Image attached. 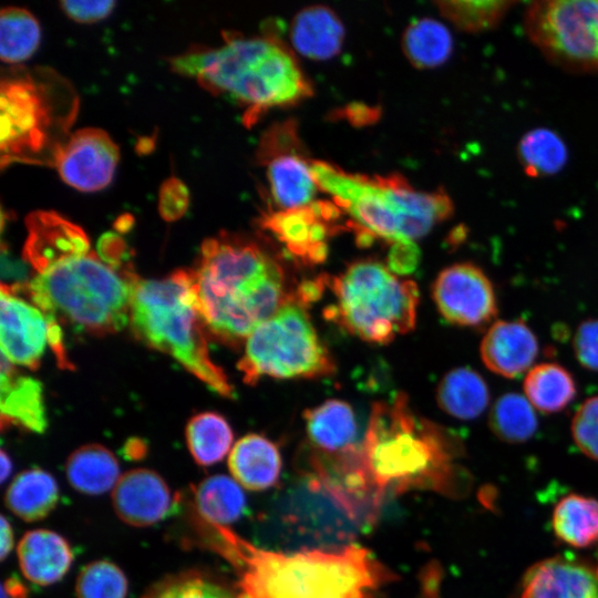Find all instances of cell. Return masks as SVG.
<instances>
[{
	"label": "cell",
	"mask_w": 598,
	"mask_h": 598,
	"mask_svg": "<svg viewBox=\"0 0 598 598\" xmlns=\"http://www.w3.org/2000/svg\"><path fill=\"white\" fill-rule=\"evenodd\" d=\"M258 159L266 166L270 194L279 209H293L313 202L318 186L312 162L301 152L296 124L274 125L260 141Z\"/></svg>",
	"instance_id": "12"
},
{
	"label": "cell",
	"mask_w": 598,
	"mask_h": 598,
	"mask_svg": "<svg viewBox=\"0 0 598 598\" xmlns=\"http://www.w3.org/2000/svg\"><path fill=\"white\" fill-rule=\"evenodd\" d=\"M432 295L442 317L456 326L483 327L497 315L493 283L472 262H458L444 268L433 283Z\"/></svg>",
	"instance_id": "13"
},
{
	"label": "cell",
	"mask_w": 598,
	"mask_h": 598,
	"mask_svg": "<svg viewBox=\"0 0 598 598\" xmlns=\"http://www.w3.org/2000/svg\"><path fill=\"white\" fill-rule=\"evenodd\" d=\"M305 420L311 443L321 452L343 455L358 447V424L354 412L347 402L328 400L307 410Z\"/></svg>",
	"instance_id": "25"
},
{
	"label": "cell",
	"mask_w": 598,
	"mask_h": 598,
	"mask_svg": "<svg viewBox=\"0 0 598 598\" xmlns=\"http://www.w3.org/2000/svg\"><path fill=\"white\" fill-rule=\"evenodd\" d=\"M192 276L205 326L229 343L247 339L290 299L279 264L248 239H206Z\"/></svg>",
	"instance_id": "3"
},
{
	"label": "cell",
	"mask_w": 598,
	"mask_h": 598,
	"mask_svg": "<svg viewBox=\"0 0 598 598\" xmlns=\"http://www.w3.org/2000/svg\"><path fill=\"white\" fill-rule=\"evenodd\" d=\"M101 259L109 266L116 269H126L123 266L126 255V246L124 240L114 233L104 234L97 245Z\"/></svg>",
	"instance_id": "45"
},
{
	"label": "cell",
	"mask_w": 598,
	"mask_h": 598,
	"mask_svg": "<svg viewBox=\"0 0 598 598\" xmlns=\"http://www.w3.org/2000/svg\"><path fill=\"white\" fill-rule=\"evenodd\" d=\"M238 369L244 381L254 384L261 377L327 375L334 371V364L301 301L290 298L246 339Z\"/></svg>",
	"instance_id": "9"
},
{
	"label": "cell",
	"mask_w": 598,
	"mask_h": 598,
	"mask_svg": "<svg viewBox=\"0 0 598 598\" xmlns=\"http://www.w3.org/2000/svg\"><path fill=\"white\" fill-rule=\"evenodd\" d=\"M17 553L22 574L39 586H49L62 579L73 561L66 539L49 529L25 533Z\"/></svg>",
	"instance_id": "22"
},
{
	"label": "cell",
	"mask_w": 598,
	"mask_h": 598,
	"mask_svg": "<svg viewBox=\"0 0 598 598\" xmlns=\"http://www.w3.org/2000/svg\"><path fill=\"white\" fill-rule=\"evenodd\" d=\"M484 365L504 378H517L529 371L538 355V341L522 320L494 321L480 344Z\"/></svg>",
	"instance_id": "20"
},
{
	"label": "cell",
	"mask_w": 598,
	"mask_h": 598,
	"mask_svg": "<svg viewBox=\"0 0 598 598\" xmlns=\"http://www.w3.org/2000/svg\"><path fill=\"white\" fill-rule=\"evenodd\" d=\"M419 258L414 243L394 244L389 254V269L400 275L410 274L416 268Z\"/></svg>",
	"instance_id": "44"
},
{
	"label": "cell",
	"mask_w": 598,
	"mask_h": 598,
	"mask_svg": "<svg viewBox=\"0 0 598 598\" xmlns=\"http://www.w3.org/2000/svg\"><path fill=\"white\" fill-rule=\"evenodd\" d=\"M489 399V389L484 378L467 367L447 372L436 390L440 408L460 420L480 416L488 406Z\"/></svg>",
	"instance_id": "26"
},
{
	"label": "cell",
	"mask_w": 598,
	"mask_h": 598,
	"mask_svg": "<svg viewBox=\"0 0 598 598\" xmlns=\"http://www.w3.org/2000/svg\"><path fill=\"white\" fill-rule=\"evenodd\" d=\"M12 470V463L4 451H1V482H4L10 475Z\"/></svg>",
	"instance_id": "49"
},
{
	"label": "cell",
	"mask_w": 598,
	"mask_h": 598,
	"mask_svg": "<svg viewBox=\"0 0 598 598\" xmlns=\"http://www.w3.org/2000/svg\"><path fill=\"white\" fill-rule=\"evenodd\" d=\"M188 450L199 465L208 466L221 461L233 443L227 421L215 412L193 416L186 426Z\"/></svg>",
	"instance_id": "35"
},
{
	"label": "cell",
	"mask_w": 598,
	"mask_h": 598,
	"mask_svg": "<svg viewBox=\"0 0 598 598\" xmlns=\"http://www.w3.org/2000/svg\"><path fill=\"white\" fill-rule=\"evenodd\" d=\"M551 529L573 548L598 544V499L576 493L564 496L553 509Z\"/></svg>",
	"instance_id": "28"
},
{
	"label": "cell",
	"mask_w": 598,
	"mask_h": 598,
	"mask_svg": "<svg viewBox=\"0 0 598 598\" xmlns=\"http://www.w3.org/2000/svg\"><path fill=\"white\" fill-rule=\"evenodd\" d=\"M312 174L318 188L351 218L363 243L374 238L413 243L454 212L453 200L444 189L419 190L398 174L368 176L322 161L312 162Z\"/></svg>",
	"instance_id": "5"
},
{
	"label": "cell",
	"mask_w": 598,
	"mask_h": 598,
	"mask_svg": "<svg viewBox=\"0 0 598 598\" xmlns=\"http://www.w3.org/2000/svg\"><path fill=\"white\" fill-rule=\"evenodd\" d=\"M289 37L295 51L311 60L326 61L341 51L346 31L333 10L317 4L301 9L293 17Z\"/></svg>",
	"instance_id": "23"
},
{
	"label": "cell",
	"mask_w": 598,
	"mask_h": 598,
	"mask_svg": "<svg viewBox=\"0 0 598 598\" xmlns=\"http://www.w3.org/2000/svg\"><path fill=\"white\" fill-rule=\"evenodd\" d=\"M516 155L524 173L533 178L559 173L568 161V148L561 136L547 127H535L519 140Z\"/></svg>",
	"instance_id": "33"
},
{
	"label": "cell",
	"mask_w": 598,
	"mask_h": 598,
	"mask_svg": "<svg viewBox=\"0 0 598 598\" xmlns=\"http://www.w3.org/2000/svg\"><path fill=\"white\" fill-rule=\"evenodd\" d=\"M401 44L411 64L417 69H433L450 59L454 42L451 31L441 21L421 18L408 25Z\"/></svg>",
	"instance_id": "30"
},
{
	"label": "cell",
	"mask_w": 598,
	"mask_h": 598,
	"mask_svg": "<svg viewBox=\"0 0 598 598\" xmlns=\"http://www.w3.org/2000/svg\"><path fill=\"white\" fill-rule=\"evenodd\" d=\"M112 0L84 1L66 0L61 2L63 11L69 18L81 23H91L106 18L113 10Z\"/></svg>",
	"instance_id": "43"
},
{
	"label": "cell",
	"mask_w": 598,
	"mask_h": 598,
	"mask_svg": "<svg viewBox=\"0 0 598 598\" xmlns=\"http://www.w3.org/2000/svg\"><path fill=\"white\" fill-rule=\"evenodd\" d=\"M488 426L502 442L525 443L538 427L535 408L525 395L508 392L502 394L491 406Z\"/></svg>",
	"instance_id": "34"
},
{
	"label": "cell",
	"mask_w": 598,
	"mask_h": 598,
	"mask_svg": "<svg viewBox=\"0 0 598 598\" xmlns=\"http://www.w3.org/2000/svg\"><path fill=\"white\" fill-rule=\"evenodd\" d=\"M518 598H598V564L556 555L523 575Z\"/></svg>",
	"instance_id": "17"
},
{
	"label": "cell",
	"mask_w": 598,
	"mask_h": 598,
	"mask_svg": "<svg viewBox=\"0 0 598 598\" xmlns=\"http://www.w3.org/2000/svg\"><path fill=\"white\" fill-rule=\"evenodd\" d=\"M523 389L529 403L543 413H556L564 410L577 393L570 372L554 362H544L533 367L525 375Z\"/></svg>",
	"instance_id": "31"
},
{
	"label": "cell",
	"mask_w": 598,
	"mask_h": 598,
	"mask_svg": "<svg viewBox=\"0 0 598 598\" xmlns=\"http://www.w3.org/2000/svg\"><path fill=\"white\" fill-rule=\"evenodd\" d=\"M130 322L142 342L173 357L218 394L233 395L227 377L209 357L192 270H177L159 280L138 279Z\"/></svg>",
	"instance_id": "7"
},
{
	"label": "cell",
	"mask_w": 598,
	"mask_h": 598,
	"mask_svg": "<svg viewBox=\"0 0 598 598\" xmlns=\"http://www.w3.org/2000/svg\"><path fill=\"white\" fill-rule=\"evenodd\" d=\"M460 448L442 429L416 416L399 393L373 405L358 448V466L375 501L386 492L432 489L456 494L461 475L454 462Z\"/></svg>",
	"instance_id": "2"
},
{
	"label": "cell",
	"mask_w": 598,
	"mask_h": 598,
	"mask_svg": "<svg viewBox=\"0 0 598 598\" xmlns=\"http://www.w3.org/2000/svg\"><path fill=\"white\" fill-rule=\"evenodd\" d=\"M25 225L28 235L23 254L38 274L90 252L84 230L58 213L33 212L27 217Z\"/></svg>",
	"instance_id": "18"
},
{
	"label": "cell",
	"mask_w": 598,
	"mask_h": 598,
	"mask_svg": "<svg viewBox=\"0 0 598 598\" xmlns=\"http://www.w3.org/2000/svg\"><path fill=\"white\" fill-rule=\"evenodd\" d=\"M143 598H238L209 576L187 571L153 585Z\"/></svg>",
	"instance_id": "38"
},
{
	"label": "cell",
	"mask_w": 598,
	"mask_h": 598,
	"mask_svg": "<svg viewBox=\"0 0 598 598\" xmlns=\"http://www.w3.org/2000/svg\"><path fill=\"white\" fill-rule=\"evenodd\" d=\"M341 209L329 202H312L293 208L264 215L260 224L295 257L307 264L322 262L328 255V238Z\"/></svg>",
	"instance_id": "15"
},
{
	"label": "cell",
	"mask_w": 598,
	"mask_h": 598,
	"mask_svg": "<svg viewBox=\"0 0 598 598\" xmlns=\"http://www.w3.org/2000/svg\"><path fill=\"white\" fill-rule=\"evenodd\" d=\"M1 264H2V275L10 278H17L20 279L25 274V268L23 265H21L19 261H14L11 258H8L3 252L1 257Z\"/></svg>",
	"instance_id": "47"
},
{
	"label": "cell",
	"mask_w": 598,
	"mask_h": 598,
	"mask_svg": "<svg viewBox=\"0 0 598 598\" xmlns=\"http://www.w3.org/2000/svg\"><path fill=\"white\" fill-rule=\"evenodd\" d=\"M112 503L124 523L145 527L166 518L177 497L156 472L135 468L120 477L112 489Z\"/></svg>",
	"instance_id": "19"
},
{
	"label": "cell",
	"mask_w": 598,
	"mask_h": 598,
	"mask_svg": "<svg viewBox=\"0 0 598 598\" xmlns=\"http://www.w3.org/2000/svg\"><path fill=\"white\" fill-rule=\"evenodd\" d=\"M25 588L16 578H9L2 585V598H25Z\"/></svg>",
	"instance_id": "48"
},
{
	"label": "cell",
	"mask_w": 598,
	"mask_h": 598,
	"mask_svg": "<svg viewBox=\"0 0 598 598\" xmlns=\"http://www.w3.org/2000/svg\"><path fill=\"white\" fill-rule=\"evenodd\" d=\"M328 282L334 303L326 317L351 334L389 343L415 326L419 290L375 260H359Z\"/></svg>",
	"instance_id": "8"
},
{
	"label": "cell",
	"mask_w": 598,
	"mask_h": 598,
	"mask_svg": "<svg viewBox=\"0 0 598 598\" xmlns=\"http://www.w3.org/2000/svg\"><path fill=\"white\" fill-rule=\"evenodd\" d=\"M65 473L71 486L86 495L113 489L121 477L116 457L100 444L75 450L66 461Z\"/></svg>",
	"instance_id": "27"
},
{
	"label": "cell",
	"mask_w": 598,
	"mask_h": 598,
	"mask_svg": "<svg viewBox=\"0 0 598 598\" xmlns=\"http://www.w3.org/2000/svg\"><path fill=\"white\" fill-rule=\"evenodd\" d=\"M217 548L237 568L238 598H378L390 570L365 548L293 553L265 550L224 526L210 525Z\"/></svg>",
	"instance_id": "1"
},
{
	"label": "cell",
	"mask_w": 598,
	"mask_h": 598,
	"mask_svg": "<svg viewBox=\"0 0 598 598\" xmlns=\"http://www.w3.org/2000/svg\"><path fill=\"white\" fill-rule=\"evenodd\" d=\"M1 351L11 363L37 369L48 343V321L34 305L7 285L0 298Z\"/></svg>",
	"instance_id": "16"
},
{
	"label": "cell",
	"mask_w": 598,
	"mask_h": 598,
	"mask_svg": "<svg viewBox=\"0 0 598 598\" xmlns=\"http://www.w3.org/2000/svg\"><path fill=\"white\" fill-rule=\"evenodd\" d=\"M127 579L118 566L109 560L87 564L75 584L78 598H126Z\"/></svg>",
	"instance_id": "39"
},
{
	"label": "cell",
	"mask_w": 598,
	"mask_h": 598,
	"mask_svg": "<svg viewBox=\"0 0 598 598\" xmlns=\"http://www.w3.org/2000/svg\"><path fill=\"white\" fill-rule=\"evenodd\" d=\"M118 158V147L106 132L86 127L74 132L59 145L53 165L71 187L96 192L111 183Z\"/></svg>",
	"instance_id": "14"
},
{
	"label": "cell",
	"mask_w": 598,
	"mask_h": 598,
	"mask_svg": "<svg viewBox=\"0 0 598 598\" xmlns=\"http://www.w3.org/2000/svg\"><path fill=\"white\" fill-rule=\"evenodd\" d=\"M172 66L244 106L248 124L270 109L293 105L312 94L297 58L275 37L230 38L217 49L176 56Z\"/></svg>",
	"instance_id": "4"
},
{
	"label": "cell",
	"mask_w": 598,
	"mask_h": 598,
	"mask_svg": "<svg viewBox=\"0 0 598 598\" xmlns=\"http://www.w3.org/2000/svg\"><path fill=\"white\" fill-rule=\"evenodd\" d=\"M516 1L443 0L435 2L443 18L455 28L468 33H480L496 28Z\"/></svg>",
	"instance_id": "37"
},
{
	"label": "cell",
	"mask_w": 598,
	"mask_h": 598,
	"mask_svg": "<svg viewBox=\"0 0 598 598\" xmlns=\"http://www.w3.org/2000/svg\"><path fill=\"white\" fill-rule=\"evenodd\" d=\"M228 466L239 485L250 491H265L277 483L281 457L271 441L259 434H248L233 447Z\"/></svg>",
	"instance_id": "24"
},
{
	"label": "cell",
	"mask_w": 598,
	"mask_h": 598,
	"mask_svg": "<svg viewBox=\"0 0 598 598\" xmlns=\"http://www.w3.org/2000/svg\"><path fill=\"white\" fill-rule=\"evenodd\" d=\"M58 501L56 481L41 468H30L18 474L4 496L7 507L27 522L44 518Z\"/></svg>",
	"instance_id": "29"
},
{
	"label": "cell",
	"mask_w": 598,
	"mask_h": 598,
	"mask_svg": "<svg viewBox=\"0 0 598 598\" xmlns=\"http://www.w3.org/2000/svg\"><path fill=\"white\" fill-rule=\"evenodd\" d=\"M137 280L131 270L113 268L90 251L38 274L18 291H28L32 303L58 322L102 336L130 322Z\"/></svg>",
	"instance_id": "6"
},
{
	"label": "cell",
	"mask_w": 598,
	"mask_h": 598,
	"mask_svg": "<svg viewBox=\"0 0 598 598\" xmlns=\"http://www.w3.org/2000/svg\"><path fill=\"white\" fill-rule=\"evenodd\" d=\"M1 424H13L32 432L47 429V415L42 384L37 379L17 372L1 354L0 381Z\"/></svg>",
	"instance_id": "21"
},
{
	"label": "cell",
	"mask_w": 598,
	"mask_h": 598,
	"mask_svg": "<svg viewBox=\"0 0 598 598\" xmlns=\"http://www.w3.org/2000/svg\"><path fill=\"white\" fill-rule=\"evenodd\" d=\"M195 505L205 523L224 526L240 518L246 498L240 485L226 475H213L195 489Z\"/></svg>",
	"instance_id": "32"
},
{
	"label": "cell",
	"mask_w": 598,
	"mask_h": 598,
	"mask_svg": "<svg viewBox=\"0 0 598 598\" xmlns=\"http://www.w3.org/2000/svg\"><path fill=\"white\" fill-rule=\"evenodd\" d=\"M573 349L580 365L598 372V319L579 323L573 338Z\"/></svg>",
	"instance_id": "41"
},
{
	"label": "cell",
	"mask_w": 598,
	"mask_h": 598,
	"mask_svg": "<svg viewBox=\"0 0 598 598\" xmlns=\"http://www.w3.org/2000/svg\"><path fill=\"white\" fill-rule=\"evenodd\" d=\"M189 194L186 185L176 177L166 179L158 196V210L167 221L181 218L187 210Z\"/></svg>",
	"instance_id": "42"
},
{
	"label": "cell",
	"mask_w": 598,
	"mask_h": 598,
	"mask_svg": "<svg viewBox=\"0 0 598 598\" xmlns=\"http://www.w3.org/2000/svg\"><path fill=\"white\" fill-rule=\"evenodd\" d=\"M1 546H0V557L4 559L13 547V530L11 528L8 519L2 515L1 516Z\"/></svg>",
	"instance_id": "46"
},
{
	"label": "cell",
	"mask_w": 598,
	"mask_h": 598,
	"mask_svg": "<svg viewBox=\"0 0 598 598\" xmlns=\"http://www.w3.org/2000/svg\"><path fill=\"white\" fill-rule=\"evenodd\" d=\"M41 39L40 24L28 10L3 8L0 16V56L3 62L19 63L29 59Z\"/></svg>",
	"instance_id": "36"
},
{
	"label": "cell",
	"mask_w": 598,
	"mask_h": 598,
	"mask_svg": "<svg viewBox=\"0 0 598 598\" xmlns=\"http://www.w3.org/2000/svg\"><path fill=\"white\" fill-rule=\"evenodd\" d=\"M2 166L35 159L49 145L53 109L47 90L29 75H12L0 87Z\"/></svg>",
	"instance_id": "11"
},
{
	"label": "cell",
	"mask_w": 598,
	"mask_h": 598,
	"mask_svg": "<svg viewBox=\"0 0 598 598\" xmlns=\"http://www.w3.org/2000/svg\"><path fill=\"white\" fill-rule=\"evenodd\" d=\"M524 30L557 66L598 72V0L533 1L524 12Z\"/></svg>",
	"instance_id": "10"
},
{
	"label": "cell",
	"mask_w": 598,
	"mask_h": 598,
	"mask_svg": "<svg viewBox=\"0 0 598 598\" xmlns=\"http://www.w3.org/2000/svg\"><path fill=\"white\" fill-rule=\"evenodd\" d=\"M571 436L584 455L598 461V395L588 398L576 411L571 421Z\"/></svg>",
	"instance_id": "40"
}]
</instances>
